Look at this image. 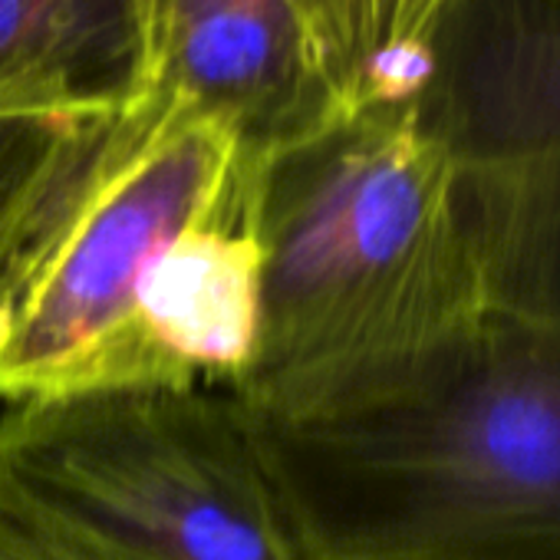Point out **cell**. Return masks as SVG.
I'll return each mask as SVG.
<instances>
[{
  "label": "cell",
  "mask_w": 560,
  "mask_h": 560,
  "mask_svg": "<svg viewBox=\"0 0 560 560\" xmlns=\"http://www.w3.org/2000/svg\"><path fill=\"white\" fill-rule=\"evenodd\" d=\"M244 412L311 560H560V334L485 317Z\"/></svg>",
  "instance_id": "obj_1"
},
{
  "label": "cell",
  "mask_w": 560,
  "mask_h": 560,
  "mask_svg": "<svg viewBox=\"0 0 560 560\" xmlns=\"http://www.w3.org/2000/svg\"><path fill=\"white\" fill-rule=\"evenodd\" d=\"M257 343L250 409L406 366L488 314L465 178L396 113H347L247 168Z\"/></svg>",
  "instance_id": "obj_2"
},
{
  "label": "cell",
  "mask_w": 560,
  "mask_h": 560,
  "mask_svg": "<svg viewBox=\"0 0 560 560\" xmlns=\"http://www.w3.org/2000/svg\"><path fill=\"white\" fill-rule=\"evenodd\" d=\"M247 198L211 126L126 113L0 277V396L155 386L142 301L168 250Z\"/></svg>",
  "instance_id": "obj_3"
},
{
  "label": "cell",
  "mask_w": 560,
  "mask_h": 560,
  "mask_svg": "<svg viewBox=\"0 0 560 560\" xmlns=\"http://www.w3.org/2000/svg\"><path fill=\"white\" fill-rule=\"evenodd\" d=\"M0 481L136 560H311L244 406L214 386L14 402Z\"/></svg>",
  "instance_id": "obj_4"
},
{
  "label": "cell",
  "mask_w": 560,
  "mask_h": 560,
  "mask_svg": "<svg viewBox=\"0 0 560 560\" xmlns=\"http://www.w3.org/2000/svg\"><path fill=\"white\" fill-rule=\"evenodd\" d=\"M132 113L205 122L250 168L347 116V93L307 0H145Z\"/></svg>",
  "instance_id": "obj_5"
},
{
  "label": "cell",
  "mask_w": 560,
  "mask_h": 560,
  "mask_svg": "<svg viewBox=\"0 0 560 560\" xmlns=\"http://www.w3.org/2000/svg\"><path fill=\"white\" fill-rule=\"evenodd\" d=\"M389 113L462 172L560 145V0H429Z\"/></svg>",
  "instance_id": "obj_6"
},
{
  "label": "cell",
  "mask_w": 560,
  "mask_h": 560,
  "mask_svg": "<svg viewBox=\"0 0 560 560\" xmlns=\"http://www.w3.org/2000/svg\"><path fill=\"white\" fill-rule=\"evenodd\" d=\"M145 83V0H0V113L126 116Z\"/></svg>",
  "instance_id": "obj_7"
},
{
  "label": "cell",
  "mask_w": 560,
  "mask_h": 560,
  "mask_svg": "<svg viewBox=\"0 0 560 560\" xmlns=\"http://www.w3.org/2000/svg\"><path fill=\"white\" fill-rule=\"evenodd\" d=\"M462 178L485 314L560 334V145Z\"/></svg>",
  "instance_id": "obj_8"
},
{
  "label": "cell",
  "mask_w": 560,
  "mask_h": 560,
  "mask_svg": "<svg viewBox=\"0 0 560 560\" xmlns=\"http://www.w3.org/2000/svg\"><path fill=\"white\" fill-rule=\"evenodd\" d=\"M119 116L0 113V277L80 178Z\"/></svg>",
  "instance_id": "obj_9"
},
{
  "label": "cell",
  "mask_w": 560,
  "mask_h": 560,
  "mask_svg": "<svg viewBox=\"0 0 560 560\" xmlns=\"http://www.w3.org/2000/svg\"><path fill=\"white\" fill-rule=\"evenodd\" d=\"M0 560H136L40 511L0 481Z\"/></svg>",
  "instance_id": "obj_10"
}]
</instances>
